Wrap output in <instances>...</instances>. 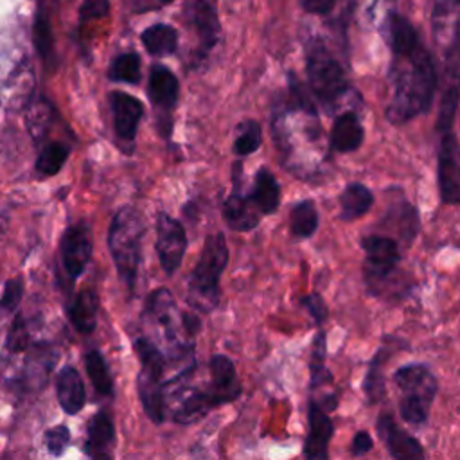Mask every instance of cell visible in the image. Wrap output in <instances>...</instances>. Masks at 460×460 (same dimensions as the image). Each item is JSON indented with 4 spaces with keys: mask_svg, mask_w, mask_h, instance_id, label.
Segmentation results:
<instances>
[{
    "mask_svg": "<svg viewBox=\"0 0 460 460\" xmlns=\"http://www.w3.org/2000/svg\"><path fill=\"white\" fill-rule=\"evenodd\" d=\"M383 34H385V41H386L392 56L406 54V52L413 50L422 41L417 29L413 27V23L406 16H402L395 11H390L386 14Z\"/></svg>",
    "mask_w": 460,
    "mask_h": 460,
    "instance_id": "cell-22",
    "label": "cell"
},
{
    "mask_svg": "<svg viewBox=\"0 0 460 460\" xmlns=\"http://www.w3.org/2000/svg\"><path fill=\"white\" fill-rule=\"evenodd\" d=\"M108 79L113 83H128L137 84L140 81V58L137 52H122L119 54L110 68H108Z\"/></svg>",
    "mask_w": 460,
    "mask_h": 460,
    "instance_id": "cell-35",
    "label": "cell"
},
{
    "mask_svg": "<svg viewBox=\"0 0 460 460\" xmlns=\"http://www.w3.org/2000/svg\"><path fill=\"white\" fill-rule=\"evenodd\" d=\"M23 296V279L22 277H14L9 279L4 286V293L0 298V311L4 313H11L14 311Z\"/></svg>",
    "mask_w": 460,
    "mask_h": 460,
    "instance_id": "cell-41",
    "label": "cell"
},
{
    "mask_svg": "<svg viewBox=\"0 0 460 460\" xmlns=\"http://www.w3.org/2000/svg\"><path fill=\"white\" fill-rule=\"evenodd\" d=\"M250 199L261 214H273L280 205V187L273 172L266 167H261L255 172L253 187L250 190Z\"/></svg>",
    "mask_w": 460,
    "mask_h": 460,
    "instance_id": "cell-25",
    "label": "cell"
},
{
    "mask_svg": "<svg viewBox=\"0 0 460 460\" xmlns=\"http://www.w3.org/2000/svg\"><path fill=\"white\" fill-rule=\"evenodd\" d=\"M59 252H61V264L66 275L72 280L77 279L88 266L93 252L90 226L84 221H79L68 226L61 237Z\"/></svg>",
    "mask_w": 460,
    "mask_h": 460,
    "instance_id": "cell-14",
    "label": "cell"
},
{
    "mask_svg": "<svg viewBox=\"0 0 460 460\" xmlns=\"http://www.w3.org/2000/svg\"><path fill=\"white\" fill-rule=\"evenodd\" d=\"M228 264V244L221 232L205 239L201 255L190 273L189 304L203 313L212 311L221 296L219 279Z\"/></svg>",
    "mask_w": 460,
    "mask_h": 460,
    "instance_id": "cell-3",
    "label": "cell"
},
{
    "mask_svg": "<svg viewBox=\"0 0 460 460\" xmlns=\"http://www.w3.org/2000/svg\"><path fill=\"white\" fill-rule=\"evenodd\" d=\"M429 20L447 86L460 88V0H437Z\"/></svg>",
    "mask_w": 460,
    "mask_h": 460,
    "instance_id": "cell-7",
    "label": "cell"
},
{
    "mask_svg": "<svg viewBox=\"0 0 460 460\" xmlns=\"http://www.w3.org/2000/svg\"><path fill=\"white\" fill-rule=\"evenodd\" d=\"M172 0H131V9L133 13H149V11H156L162 9L165 5H169Z\"/></svg>",
    "mask_w": 460,
    "mask_h": 460,
    "instance_id": "cell-46",
    "label": "cell"
},
{
    "mask_svg": "<svg viewBox=\"0 0 460 460\" xmlns=\"http://www.w3.org/2000/svg\"><path fill=\"white\" fill-rule=\"evenodd\" d=\"M305 74L311 95L329 111L347 93L349 83L341 63L322 38L305 43Z\"/></svg>",
    "mask_w": 460,
    "mask_h": 460,
    "instance_id": "cell-4",
    "label": "cell"
},
{
    "mask_svg": "<svg viewBox=\"0 0 460 460\" xmlns=\"http://www.w3.org/2000/svg\"><path fill=\"white\" fill-rule=\"evenodd\" d=\"M142 235L144 221L140 212L133 207L119 208L110 223L108 248L117 273L129 291H133L138 275Z\"/></svg>",
    "mask_w": 460,
    "mask_h": 460,
    "instance_id": "cell-2",
    "label": "cell"
},
{
    "mask_svg": "<svg viewBox=\"0 0 460 460\" xmlns=\"http://www.w3.org/2000/svg\"><path fill=\"white\" fill-rule=\"evenodd\" d=\"M110 106H111L113 128H115L117 138L122 142L133 144L142 113H144L142 102L126 92L115 90L110 93Z\"/></svg>",
    "mask_w": 460,
    "mask_h": 460,
    "instance_id": "cell-19",
    "label": "cell"
},
{
    "mask_svg": "<svg viewBox=\"0 0 460 460\" xmlns=\"http://www.w3.org/2000/svg\"><path fill=\"white\" fill-rule=\"evenodd\" d=\"M241 174H243V167L237 162V164H234V181H232V190L223 207V217L232 230L246 232L259 225L261 212L255 208L250 196L243 194Z\"/></svg>",
    "mask_w": 460,
    "mask_h": 460,
    "instance_id": "cell-16",
    "label": "cell"
},
{
    "mask_svg": "<svg viewBox=\"0 0 460 460\" xmlns=\"http://www.w3.org/2000/svg\"><path fill=\"white\" fill-rule=\"evenodd\" d=\"M325 356H327V338H325V332L320 329L313 340V350H311V363H309L311 388H318L332 381V374L325 367Z\"/></svg>",
    "mask_w": 460,
    "mask_h": 460,
    "instance_id": "cell-34",
    "label": "cell"
},
{
    "mask_svg": "<svg viewBox=\"0 0 460 460\" xmlns=\"http://www.w3.org/2000/svg\"><path fill=\"white\" fill-rule=\"evenodd\" d=\"M66 158H68V147L61 142H50L40 151L36 158V171L43 176H52L61 171Z\"/></svg>",
    "mask_w": 460,
    "mask_h": 460,
    "instance_id": "cell-37",
    "label": "cell"
},
{
    "mask_svg": "<svg viewBox=\"0 0 460 460\" xmlns=\"http://www.w3.org/2000/svg\"><path fill=\"white\" fill-rule=\"evenodd\" d=\"M97 313H99V296L95 289L84 288L81 289L74 300L66 305L68 320L74 329L81 334H92L97 327Z\"/></svg>",
    "mask_w": 460,
    "mask_h": 460,
    "instance_id": "cell-24",
    "label": "cell"
},
{
    "mask_svg": "<svg viewBox=\"0 0 460 460\" xmlns=\"http://www.w3.org/2000/svg\"><path fill=\"white\" fill-rule=\"evenodd\" d=\"M374 205L372 190L358 181L349 183L340 194V219L350 223L363 217Z\"/></svg>",
    "mask_w": 460,
    "mask_h": 460,
    "instance_id": "cell-26",
    "label": "cell"
},
{
    "mask_svg": "<svg viewBox=\"0 0 460 460\" xmlns=\"http://www.w3.org/2000/svg\"><path fill=\"white\" fill-rule=\"evenodd\" d=\"M144 318L160 329L162 338H165L171 345L172 352H178L180 358L181 354H192V345L185 343L183 338L180 336L181 325V313L176 307L174 296L169 289L158 288L153 293H149L144 307ZM185 332V331H183Z\"/></svg>",
    "mask_w": 460,
    "mask_h": 460,
    "instance_id": "cell-8",
    "label": "cell"
},
{
    "mask_svg": "<svg viewBox=\"0 0 460 460\" xmlns=\"http://www.w3.org/2000/svg\"><path fill=\"white\" fill-rule=\"evenodd\" d=\"M68 442H70V429H68V426H65V424H58V426L49 428V429L45 431V446H47V451H49L52 456H56V458H59V456L65 453Z\"/></svg>",
    "mask_w": 460,
    "mask_h": 460,
    "instance_id": "cell-40",
    "label": "cell"
},
{
    "mask_svg": "<svg viewBox=\"0 0 460 460\" xmlns=\"http://www.w3.org/2000/svg\"><path fill=\"white\" fill-rule=\"evenodd\" d=\"M388 79L390 99L385 115L392 124H406L429 110L438 79L433 56L422 41L406 54L392 56Z\"/></svg>",
    "mask_w": 460,
    "mask_h": 460,
    "instance_id": "cell-1",
    "label": "cell"
},
{
    "mask_svg": "<svg viewBox=\"0 0 460 460\" xmlns=\"http://www.w3.org/2000/svg\"><path fill=\"white\" fill-rule=\"evenodd\" d=\"M142 43L151 56H171L178 49V31L167 23H155L142 32Z\"/></svg>",
    "mask_w": 460,
    "mask_h": 460,
    "instance_id": "cell-28",
    "label": "cell"
},
{
    "mask_svg": "<svg viewBox=\"0 0 460 460\" xmlns=\"http://www.w3.org/2000/svg\"><path fill=\"white\" fill-rule=\"evenodd\" d=\"M363 138H365V129L356 111L347 110L334 117V122L329 133V147L332 151L352 153L361 147Z\"/></svg>",
    "mask_w": 460,
    "mask_h": 460,
    "instance_id": "cell-21",
    "label": "cell"
},
{
    "mask_svg": "<svg viewBox=\"0 0 460 460\" xmlns=\"http://www.w3.org/2000/svg\"><path fill=\"white\" fill-rule=\"evenodd\" d=\"M147 95L156 108L158 115V126L160 135L164 138H169L171 135V111L176 108L178 97H180V83L178 77L160 63H155L149 70V83H147Z\"/></svg>",
    "mask_w": 460,
    "mask_h": 460,
    "instance_id": "cell-12",
    "label": "cell"
},
{
    "mask_svg": "<svg viewBox=\"0 0 460 460\" xmlns=\"http://www.w3.org/2000/svg\"><path fill=\"white\" fill-rule=\"evenodd\" d=\"M135 352L140 359V370L137 374V390L142 408L151 422L162 424L165 419V397H164V374L167 367L165 354L147 336L135 340Z\"/></svg>",
    "mask_w": 460,
    "mask_h": 460,
    "instance_id": "cell-5",
    "label": "cell"
},
{
    "mask_svg": "<svg viewBox=\"0 0 460 460\" xmlns=\"http://www.w3.org/2000/svg\"><path fill=\"white\" fill-rule=\"evenodd\" d=\"M84 367L86 374L93 385V388L102 395L113 394V379L110 374V368L102 358V354L97 349H92L84 354Z\"/></svg>",
    "mask_w": 460,
    "mask_h": 460,
    "instance_id": "cell-33",
    "label": "cell"
},
{
    "mask_svg": "<svg viewBox=\"0 0 460 460\" xmlns=\"http://www.w3.org/2000/svg\"><path fill=\"white\" fill-rule=\"evenodd\" d=\"M115 426L108 411H97L88 422V437L84 451L90 460H113Z\"/></svg>",
    "mask_w": 460,
    "mask_h": 460,
    "instance_id": "cell-20",
    "label": "cell"
},
{
    "mask_svg": "<svg viewBox=\"0 0 460 460\" xmlns=\"http://www.w3.org/2000/svg\"><path fill=\"white\" fill-rule=\"evenodd\" d=\"M300 5L305 13L309 14H329L334 5H336V0H300Z\"/></svg>",
    "mask_w": 460,
    "mask_h": 460,
    "instance_id": "cell-44",
    "label": "cell"
},
{
    "mask_svg": "<svg viewBox=\"0 0 460 460\" xmlns=\"http://www.w3.org/2000/svg\"><path fill=\"white\" fill-rule=\"evenodd\" d=\"M381 226H390L397 230V234L406 239V243H410L419 232V212L411 203L399 201L386 210Z\"/></svg>",
    "mask_w": 460,
    "mask_h": 460,
    "instance_id": "cell-27",
    "label": "cell"
},
{
    "mask_svg": "<svg viewBox=\"0 0 460 460\" xmlns=\"http://www.w3.org/2000/svg\"><path fill=\"white\" fill-rule=\"evenodd\" d=\"M437 178L440 199L446 205H460V142L453 129L440 131Z\"/></svg>",
    "mask_w": 460,
    "mask_h": 460,
    "instance_id": "cell-11",
    "label": "cell"
},
{
    "mask_svg": "<svg viewBox=\"0 0 460 460\" xmlns=\"http://www.w3.org/2000/svg\"><path fill=\"white\" fill-rule=\"evenodd\" d=\"M309 429L304 440V458L305 460H329V442L334 433V424L318 401L311 399L307 406Z\"/></svg>",
    "mask_w": 460,
    "mask_h": 460,
    "instance_id": "cell-17",
    "label": "cell"
},
{
    "mask_svg": "<svg viewBox=\"0 0 460 460\" xmlns=\"http://www.w3.org/2000/svg\"><path fill=\"white\" fill-rule=\"evenodd\" d=\"M318 228V210L311 199H302L289 212V230L298 239L311 237Z\"/></svg>",
    "mask_w": 460,
    "mask_h": 460,
    "instance_id": "cell-32",
    "label": "cell"
},
{
    "mask_svg": "<svg viewBox=\"0 0 460 460\" xmlns=\"http://www.w3.org/2000/svg\"><path fill=\"white\" fill-rule=\"evenodd\" d=\"M210 385L207 386L214 406L235 401L241 395V383L237 379L234 361L225 354H214L210 363Z\"/></svg>",
    "mask_w": 460,
    "mask_h": 460,
    "instance_id": "cell-18",
    "label": "cell"
},
{
    "mask_svg": "<svg viewBox=\"0 0 460 460\" xmlns=\"http://www.w3.org/2000/svg\"><path fill=\"white\" fill-rule=\"evenodd\" d=\"M361 248L365 252V279L372 291L386 284L397 271L401 262V250L395 239L388 235H365L361 239Z\"/></svg>",
    "mask_w": 460,
    "mask_h": 460,
    "instance_id": "cell-9",
    "label": "cell"
},
{
    "mask_svg": "<svg viewBox=\"0 0 460 460\" xmlns=\"http://www.w3.org/2000/svg\"><path fill=\"white\" fill-rule=\"evenodd\" d=\"M372 444H374V442H372L370 433L365 431V429H359V431L354 435V440H352V446H350L352 455H356V456L367 455V453L372 449Z\"/></svg>",
    "mask_w": 460,
    "mask_h": 460,
    "instance_id": "cell-45",
    "label": "cell"
},
{
    "mask_svg": "<svg viewBox=\"0 0 460 460\" xmlns=\"http://www.w3.org/2000/svg\"><path fill=\"white\" fill-rule=\"evenodd\" d=\"M183 22L196 38V58H205L221 38L216 0H185Z\"/></svg>",
    "mask_w": 460,
    "mask_h": 460,
    "instance_id": "cell-10",
    "label": "cell"
},
{
    "mask_svg": "<svg viewBox=\"0 0 460 460\" xmlns=\"http://www.w3.org/2000/svg\"><path fill=\"white\" fill-rule=\"evenodd\" d=\"M31 341V332L27 327V322L23 318V314H16L9 331H7V338H5V349L11 354H20L23 350H27Z\"/></svg>",
    "mask_w": 460,
    "mask_h": 460,
    "instance_id": "cell-39",
    "label": "cell"
},
{
    "mask_svg": "<svg viewBox=\"0 0 460 460\" xmlns=\"http://www.w3.org/2000/svg\"><path fill=\"white\" fill-rule=\"evenodd\" d=\"M54 365V352L52 347L47 343H38L31 349V354L27 358L25 365V383L29 388H38L45 385L47 376Z\"/></svg>",
    "mask_w": 460,
    "mask_h": 460,
    "instance_id": "cell-29",
    "label": "cell"
},
{
    "mask_svg": "<svg viewBox=\"0 0 460 460\" xmlns=\"http://www.w3.org/2000/svg\"><path fill=\"white\" fill-rule=\"evenodd\" d=\"M376 428L392 460H428L419 438L402 429L390 411L379 413Z\"/></svg>",
    "mask_w": 460,
    "mask_h": 460,
    "instance_id": "cell-15",
    "label": "cell"
},
{
    "mask_svg": "<svg viewBox=\"0 0 460 460\" xmlns=\"http://www.w3.org/2000/svg\"><path fill=\"white\" fill-rule=\"evenodd\" d=\"M181 325H183V331H185L187 336H194L201 327V320L196 313H183L181 314Z\"/></svg>",
    "mask_w": 460,
    "mask_h": 460,
    "instance_id": "cell-47",
    "label": "cell"
},
{
    "mask_svg": "<svg viewBox=\"0 0 460 460\" xmlns=\"http://www.w3.org/2000/svg\"><path fill=\"white\" fill-rule=\"evenodd\" d=\"M56 395L66 415H75L86 402V390L79 372L72 365H65L56 379Z\"/></svg>",
    "mask_w": 460,
    "mask_h": 460,
    "instance_id": "cell-23",
    "label": "cell"
},
{
    "mask_svg": "<svg viewBox=\"0 0 460 460\" xmlns=\"http://www.w3.org/2000/svg\"><path fill=\"white\" fill-rule=\"evenodd\" d=\"M187 235L183 225L172 216L160 212L156 219V252L162 264V270L167 275H172L185 255Z\"/></svg>",
    "mask_w": 460,
    "mask_h": 460,
    "instance_id": "cell-13",
    "label": "cell"
},
{
    "mask_svg": "<svg viewBox=\"0 0 460 460\" xmlns=\"http://www.w3.org/2000/svg\"><path fill=\"white\" fill-rule=\"evenodd\" d=\"M385 359H386V347H381L374 354V358L370 361V367H368V372L365 376L363 388H365V395H367L370 404L381 401L383 395H385V374H383Z\"/></svg>",
    "mask_w": 460,
    "mask_h": 460,
    "instance_id": "cell-36",
    "label": "cell"
},
{
    "mask_svg": "<svg viewBox=\"0 0 460 460\" xmlns=\"http://www.w3.org/2000/svg\"><path fill=\"white\" fill-rule=\"evenodd\" d=\"M399 392V413L408 424H424L437 395L435 374L420 363L402 365L394 374Z\"/></svg>",
    "mask_w": 460,
    "mask_h": 460,
    "instance_id": "cell-6",
    "label": "cell"
},
{
    "mask_svg": "<svg viewBox=\"0 0 460 460\" xmlns=\"http://www.w3.org/2000/svg\"><path fill=\"white\" fill-rule=\"evenodd\" d=\"M214 406L208 390H192L187 397L181 399L178 408L174 410V420L180 424H190L208 413Z\"/></svg>",
    "mask_w": 460,
    "mask_h": 460,
    "instance_id": "cell-31",
    "label": "cell"
},
{
    "mask_svg": "<svg viewBox=\"0 0 460 460\" xmlns=\"http://www.w3.org/2000/svg\"><path fill=\"white\" fill-rule=\"evenodd\" d=\"M261 142H262V131L259 122L244 120L237 128V135L234 140V153L239 156L252 155L259 149Z\"/></svg>",
    "mask_w": 460,
    "mask_h": 460,
    "instance_id": "cell-38",
    "label": "cell"
},
{
    "mask_svg": "<svg viewBox=\"0 0 460 460\" xmlns=\"http://www.w3.org/2000/svg\"><path fill=\"white\" fill-rule=\"evenodd\" d=\"M110 13V0H84L79 5V20L90 22V20H101L108 16Z\"/></svg>",
    "mask_w": 460,
    "mask_h": 460,
    "instance_id": "cell-43",
    "label": "cell"
},
{
    "mask_svg": "<svg viewBox=\"0 0 460 460\" xmlns=\"http://www.w3.org/2000/svg\"><path fill=\"white\" fill-rule=\"evenodd\" d=\"M302 305L307 309V313L311 314V318L314 320V323L320 327L327 316H329V309L327 304L323 302V298L318 293H309L302 298Z\"/></svg>",
    "mask_w": 460,
    "mask_h": 460,
    "instance_id": "cell-42",
    "label": "cell"
},
{
    "mask_svg": "<svg viewBox=\"0 0 460 460\" xmlns=\"http://www.w3.org/2000/svg\"><path fill=\"white\" fill-rule=\"evenodd\" d=\"M32 41L38 50V56L45 63V66H50L56 63V50H54V36H52V25L50 18L43 5H40L38 13L34 14V25H32Z\"/></svg>",
    "mask_w": 460,
    "mask_h": 460,
    "instance_id": "cell-30",
    "label": "cell"
}]
</instances>
